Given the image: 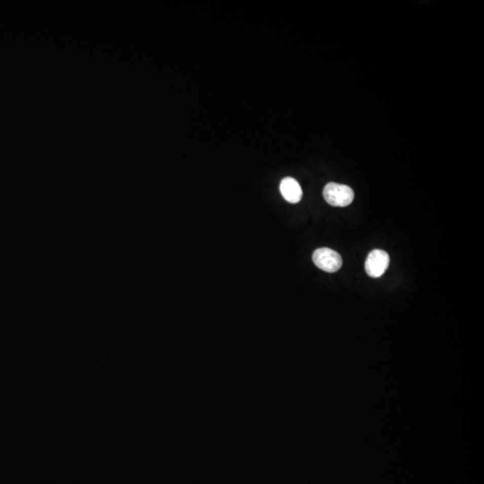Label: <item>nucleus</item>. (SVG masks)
<instances>
[{
  "label": "nucleus",
  "mask_w": 484,
  "mask_h": 484,
  "mask_svg": "<svg viewBox=\"0 0 484 484\" xmlns=\"http://www.w3.org/2000/svg\"><path fill=\"white\" fill-rule=\"evenodd\" d=\"M323 196L330 205L339 207L351 205L354 198L353 190L350 187L333 182L326 184L323 190Z\"/></svg>",
  "instance_id": "1"
},
{
  "label": "nucleus",
  "mask_w": 484,
  "mask_h": 484,
  "mask_svg": "<svg viewBox=\"0 0 484 484\" xmlns=\"http://www.w3.org/2000/svg\"><path fill=\"white\" fill-rule=\"evenodd\" d=\"M312 259L319 269L327 273H336L343 265L341 256L328 248H320L315 250Z\"/></svg>",
  "instance_id": "2"
},
{
  "label": "nucleus",
  "mask_w": 484,
  "mask_h": 484,
  "mask_svg": "<svg viewBox=\"0 0 484 484\" xmlns=\"http://www.w3.org/2000/svg\"><path fill=\"white\" fill-rule=\"evenodd\" d=\"M389 266V256L381 249H374L368 254L365 262L366 273L373 278H379L384 275Z\"/></svg>",
  "instance_id": "3"
},
{
  "label": "nucleus",
  "mask_w": 484,
  "mask_h": 484,
  "mask_svg": "<svg viewBox=\"0 0 484 484\" xmlns=\"http://www.w3.org/2000/svg\"><path fill=\"white\" fill-rule=\"evenodd\" d=\"M280 191L283 198L291 204H297L302 199V188L295 178L290 177L283 178L280 184Z\"/></svg>",
  "instance_id": "4"
}]
</instances>
